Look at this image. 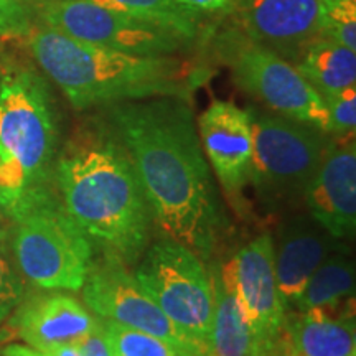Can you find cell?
Returning <instances> with one entry per match:
<instances>
[{"instance_id": "1", "label": "cell", "mask_w": 356, "mask_h": 356, "mask_svg": "<svg viewBox=\"0 0 356 356\" xmlns=\"http://www.w3.org/2000/svg\"><path fill=\"white\" fill-rule=\"evenodd\" d=\"M101 109L131 155L154 228L211 261L228 243L233 225L204 157L190 101L150 97Z\"/></svg>"}, {"instance_id": "2", "label": "cell", "mask_w": 356, "mask_h": 356, "mask_svg": "<svg viewBox=\"0 0 356 356\" xmlns=\"http://www.w3.org/2000/svg\"><path fill=\"white\" fill-rule=\"evenodd\" d=\"M58 197L95 256L134 267L152 243L154 220L140 178L104 115L88 122L58 154Z\"/></svg>"}, {"instance_id": "3", "label": "cell", "mask_w": 356, "mask_h": 356, "mask_svg": "<svg viewBox=\"0 0 356 356\" xmlns=\"http://www.w3.org/2000/svg\"><path fill=\"white\" fill-rule=\"evenodd\" d=\"M25 38L40 68L76 111L150 97L190 101L207 79V71L178 55H131L79 42L43 24L32 26Z\"/></svg>"}, {"instance_id": "4", "label": "cell", "mask_w": 356, "mask_h": 356, "mask_svg": "<svg viewBox=\"0 0 356 356\" xmlns=\"http://www.w3.org/2000/svg\"><path fill=\"white\" fill-rule=\"evenodd\" d=\"M58 122L47 79L32 66L0 60V210L13 220L58 197Z\"/></svg>"}, {"instance_id": "5", "label": "cell", "mask_w": 356, "mask_h": 356, "mask_svg": "<svg viewBox=\"0 0 356 356\" xmlns=\"http://www.w3.org/2000/svg\"><path fill=\"white\" fill-rule=\"evenodd\" d=\"M251 115V186L267 216L293 210L304 202L332 137L317 127L270 111Z\"/></svg>"}, {"instance_id": "6", "label": "cell", "mask_w": 356, "mask_h": 356, "mask_svg": "<svg viewBox=\"0 0 356 356\" xmlns=\"http://www.w3.org/2000/svg\"><path fill=\"white\" fill-rule=\"evenodd\" d=\"M211 53L229 70L236 86L267 109L327 134V104L291 61L249 38L236 25L211 35Z\"/></svg>"}, {"instance_id": "7", "label": "cell", "mask_w": 356, "mask_h": 356, "mask_svg": "<svg viewBox=\"0 0 356 356\" xmlns=\"http://www.w3.org/2000/svg\"><path fill=\"white\" fill-rule=\"evenodd\" d=\"M12 251L22 275L43 291H81L95 249L60 197L13 218Z\"/></svg>"}, {"instance_id": "8", "label": "cell", "mask_w": 356, "mask_h": 356, "mask_svg": "<svg viewBox=\"0 0 356 356\" xmlns=\"http://www.w3.org/2000/svg\"><path fill=\"white\" fill-rule=\"evenodd\" d=\"M134 275L178 330L208 356L215 292L207 262L184 244L162 238L149 244Z\"/></svg>"}, {"instance_id": "9", "label": "cell", "mask_w": 356, "mask_h": 356, "mask_svg": "<svg viewBox=\"0 0 356 356\" xmlns=\"http://www.w3.org/2000/svg\"><path fill=\"white\" fill-rule=\"evenodd\" d=\"M35 8L43 25L79 42L131 55H184L195 44L165 26L109 10L89 0H38Z\"/></svg>"}, {"instance_id": "10", "label": "cell", "mask_w": 356, "mask_h": 356, "mask_svg": "<svg viewBox=\"0 0 356 356\" xmlns=\"http://www.w3.org/2000/svg\"><path fill=\"white\" fill-rule=\"evenodd\" d=\"M218 269L222 284L238 300L254 338L257 356L277 355L284 343L286 307L275 282L273 236H256Z\"/></svg>"}, {"instance_id": "11", "label": "cell", "mask_w": 356, "mask_h": 356, "mask_svg": "<svg viewBox=\"0 0 356 356\" xmlns=\"http://www.w3.org/2000/svg\"><path fill=\"white\" fill-rule=\"evenodd\" d=\"M81 291L88 310L97 318L197 348L140 287L131 267L122 262L95 256Z\"/></svg>"}, {"instance_id": "12", "label": "cell", "mask_w": 356, "mask_h": 356, "mask_svg": "<svg viewBox=\"0 0 356 356\" xmlns=\"http://www.w3.org/2000/svg\"><path fill=\"white\" fill-rule=\"evenodd\" d=\"M197 131L204 157L220 181L229 207L241 220L251 216L246 190L251 186V115L233 101L215 99L198 118Z\"/></svg>"}, {"instance_id": "13", "label": "cell", "mask_w": 356, "mask_h": 356, "mask_svg": "<svg viewBox=\"0 0 356 356\" xmlns=\"http://www.w3.org/2000/svg\"><path fill=\"white\" fill-rule=\"evenodd\" d=\"M234 25L292 65L322 37L320 0H233Z\"/></svg>"}, {"instance_id": "14", "label": "cell", "mask_w": 356, "mask_h": 356, "mask_svg": "<svg viewBox=\"0 0 356 356\" xmlns=\"http://www.w3.org/2000/svg\"><path fill=\"white\" fill-rule=\"evenodd\" d=\"M309 215L335 239H353L356 231V145L355 136L335 139L325 150L317 173L307 186Z\"/></svg>"}, {"instance_id": "15", "label": "cell", "mask_w": 356, "mask_h": 356, "mask_svg": "<svg viewBox=\"0 0 356 356\" xmlns=\"http://www.w3.org/2000/svg\"><path fill=\"white\" fill-rule=\"evenodd\" d=\"M17 335L35 350L78 345L99 322L76 297L51 291L20 302L15 309Z\"/></svg>"}, {"instance_id": "16", "label": "cell", "mask_w": 356, "mask_h": 356, "mask_svg": "<svg viewBox=\"0 0 356 356\" xmlns=\"http://www.w3.org/2000/svg\"><path fill=\"white\" fill-rule=\"evenodd\" d=\"M343 243L327 233L310 215H296L279 228L274 241V270L279 296L291 309L312 274Z\"/></svg>"}, {"instance_id": "17", "label": "cell", "mask_w": 356, "mask_h": 356, "mask_svg": "<svg viewBox=\"0 0 356 356\" xmlns=\"http://www.w3.org/2000/svg\"><path fill=\"white\" fill-rule=\"evenodd\" d=\"M284 337L296 356L356 355L353 299L335 309L286 312Z\"/></svg>"}, {"instance_id": "18", "label": "cell", "mask_w": 356, "mask_h": 356, "mask_svg": "<svg viewBox=\"0 0 356 356\" xmlns=\"http://www.w3.org/2000/svg\"><path fill=\"white\" fill-rule=\"evenodd\" d=\"M293 66L323 101L356 86V53L330 38L312 42Z\"/></svg>"}, {"instance_id": "19", "label": "cell", "mask_w": 356, "mask_h": 356, "mask_svg": "<svg viewBox=\"0 0 356 356\" xmlns=\"http://www.w3.org/2000/svg\"><path fill=\"white\" fill-rule=\"evenodd\" d=\"M215 307L208 341V356H257L251 335L234 293L222 284L218 266L210 267Z\"/></svg>"}, {"instance_id": "20", "label": "cell", "mask_w": 356, "mask_h": 356, "mask_svg": "<svg viewBox=\"0 0 356 356\" xmlns=\"http://www.w3.org/2000/svg\"><path fill=\"white\" fill-rule=\"evenodd\" d=\"M355 293V262L348 248L340 246L327 256L307 282L293 309H335L353 299Z\"/></svg>"}, {"instance_id": "21", "label": "cell", "mask_w": 356, "mask_h": 356, "mask_svg": "<svg viewBox=\"0 0 356 356\" xmlns=\"http://www.w3.org/2000/svg\"><path fill=\"white\" fill-rule=\"evenodd\" d=\"M89 2L134 19L165 26L191 42H197L203 33L204 20L202 13L190 10L177 0H89Z\"/></svg>"}, {"instance_id": "22", "label": "cell", "mask_w": 356, "mask_h": 356, "mask_svg": "<svg viewBox=\"0 0 356 356\" xmlns=\"http://www.w3.org/2000/svg\"><path fill=\"white\" fill-rule=\"evenodd\" d=\"M113 356H207L197 348L177 345L163 338L101 320Z\"/></svg>"}, {"instance_id": "23", "label": "cell", "mask_w": 356, "mask_h": 356, "mask_svg": "<svg viewBox=\"0 0 356 356\" xmlns=\"http://www.w3.org/2000/svg\"><path fill=\"white\" fill-rule=\"evenodd\" d=\"M322 37L356 51V0H320Z\"/></svg>"}, {"instance_id": "24", "label": "cell", "mask_w": 356, "mask_h": 356, "mask_svg": "<svg viewBox=\"0 0 356 356\" xmlns=\"http://www.w3.org/2000/svg\"><path fill=\"white\" fill-rule=\"evenodd\" d=\"M328 111L327 134L335 139L353 137L356 129V86L325 99Z\"/></svg>"}, {"instance_id": "25", "label": "cell", "mask_w": 356, "mask_h": 356, "mask_svg": "<svg viewBox=\"0 0 356 356\" xmlns=\"http://www.w3.org/2000/svg\"><path fill=\"white\" fill-rule=\"evenodd\" d=\"M6 238L0 233V323L7 320L24 300L25 291L17 270L7 256Z\"/></svg>"}, {"instance_id": "26", "label": "cell", "mask_w": 356, "mask_h": 356, "mask_svg": "<svg viewBox=\"0 0 356 356\" xmlns=\"http://www.w3.org/2000/svg\"><path fill=\"white\" fill-rule=\"evenodd\" d=\"M76 348L79 356H113L111 355L108 340H106L101 318L95 327V330L89 333L88 337H84L76 345Z\"/></svg>"}, {"instance_id": "27", "label": "cell", "mask_w": 356, "mask_h": 356, "mask_svg": "<svg viewBox=\"0 0 356 356\" xmlns=\"http://www.w3.org/2000/svg\"><path fill=\"white\" fill-rule=\"evenodd\" d=\"M3 356H79L76 345L61 346L55 350H35L26 345H8L2 351Z\"/></svg>"}, {"instance_id": "28", "label": "cell", "mask_w": 356, "mask_h": 356, "mask_svg": "<svg viewBox=\"0 0 356 356\" xmlns=\"http://www.w3.org/2000/svg\"><path fill=\"white\" fill-rule=\"evenodd\" d=\"M30 2L32 0H0V10L30 32Z\"/></svg>"}, {"instance_id": "29", "label": "cell", "mask_w": 356, "mask_h": 356, "mask_svg": "<svg viewBox=\"0 0 356 356\" xmlns=\"http://www.w3.org/2000/svg\"><path fill=\"white\" fill-rule=\"evenodd\" d=\"M177 2L204 15V13H228L233 0H177Z\"/></svg>"}, {"instance_id": "30", "label": "cell", "mask_w": 356, "mask_h": 356, "mask_svg": "<svg viewBox=\"0 0 356 356\" xmlns=\"http://www.w3.org/2000/svg\"><path fill=\"white\" fill-rule=\"evenodd\" d=\"M29 30L0 10V37H25Z\"/></svg>"}, {"instance_id": "31", "label": "cell", "mask_w": 356, "mask_h": 356, "mask_svg": "<svg viewBox=\"0 0 356 356\" xmlns=\"http://www.w3.org/2000/svg\"><path fill=\"white\" fill-rule=\"evenodd\" d=\"M275 356H296L292 353V350L289 348V343H287V340H286V337H284V343H282V346H280V350L277 351V355Z\"/></svg>"}, {"instance_id": "32", "label": "cell", "mask_w": 356, "mask_h": 356, "mask_svg": "<svg viewBox=\"0 0 356 356\" xmlns=\"http://www.w3.org/2000/svg\"><path fill=\"white\" fill-rule=\"evenodd\" d=\"M0 60H2V55H0Z\"/></svg>"}, {"instance_id": "33", "label": "cell", "mask_w": 356, "mask_h": 356, "mask_svg": "<svg viewBox=\"0 0 356 356\" xmlns=\"http://www.w3.org/2000/svg\"><path fill=\"white\" fill-rule=\"evenodd\" d=\"M353 356H356V355H353Z\"/></svg>"}]
</instances>
